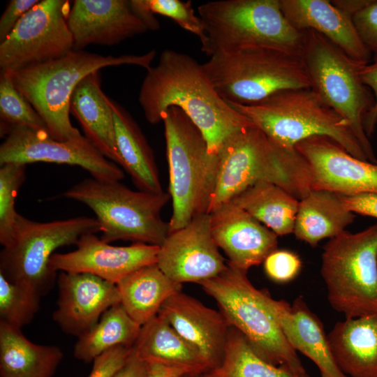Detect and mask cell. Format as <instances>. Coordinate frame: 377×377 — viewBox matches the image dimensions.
I'll use <instances>...</instances> for the list:
<instances>
[{"label": "cell", "mask_w": 377, "mask_h": 377, "mask_svg": "<svg viewBox=\"0 0 377 377\" xmlns=\"http://www.w3.org/2000/svg\"><path fill=\"white\" fill-rule=\"evenodd\" d=\"M138 101L147 121H163L171 107L182 110L202 133L208 151L216 156L232 134L253 124L216 92L202 64L192 57L165 50L147 69Z\"/></svg>", "instance_id": "1"}, {"label": "cell", "mask_w": 377, "mask_h": 377, "mask_svg": "<svg viewBox=\"0 0 377 377\" xmlns=\"http://www.w3.org/2000/svg\"><path fill=\"white\" fill-rule=\"evenodd\" d=\"M217 156L216 185L209 214L260 181L273 183L298 200L312 190L302 156L295 148L276 144L254 124L230 135Z\"/></svg>", "instance_id": "2"}, {"label": "cell", "mask_w": 377, "mask_h": 377, "mask_svg": "<svg viewBox=\"0 0 377 377\" xmlns=\"http://www.w3.org/2000/svg\"><path fill=\"white\" fill-rule=\"evenodd\" d=\"M156 54L155 50L117 57L73 50L60 58L8 72L15 87L44 121L50 135L65 141L82 135L71 122L70 101L75 87L85 76L108 66L134 65L147 70Z\"/></svg>", "instance_id": "3"}, {"label": "cell", "mask_w": 377, "mask_h": 377, "mask_svg": "<svg viewBox=\"0 0 377 377\" xmlns=\"http://www.w3.org/2000/svg\"><path fill=\"white\" fill-rule=\"evenodd\" d=\"M207 56L252 48L273 49L300 56L304 31L283 15L280 0H219L198 7Z\"/></svg>", "instance_id": "4"}, {"label": "cell", "mask_w": 377, "mask_h": 377, "mask_svg": "<svg viewBox=\"0 0 377 377\" xmlns=\"http://www.w3.org/2000/svg\"><path fill=\"white\" fill-rule=\"evenodd\" d=\"M172 213L170 232L194 217L209 214L218 173V156L208 151L206 140L189 117L170 108L163 121Z\"/></svg>", "instance_id": "5"}, {"label": "cell", "mask_w": 377, "mask_h": 377, "mask_svg": "<svg viewBox=\"0 0 377 377\" xmlns=\"http://www.w3.org/2000/svg\"><path fill=\"white\" fill-rule=\"evenodd\" d=\"M228 104L281 147L294 149L310 137L327 136L368 161L348 121L310 88L282 90L250 105Z\"/></svg>", "instance_id": "6"}, {"label": "cell", "mask_w": 377, "mask_h": 377, "mask_svg": "<svg viewBox=\"0 0 377 377\" xmlns=\"http://www.w3.org/2000/svg\"><path fill=\"white\" fill-rule=\"evenodd\" d=\"M200 285L216 302L228 325L241 332L260 357L300 377H308L272 311L271 296L251 283L247 272L228 264L222 272Z\"/></svg>", "instance_id": "7"}, {"label": "cell", "mask_w": 377, "mask_h": 377, "mask_svg": "<svg viewBox=\"0 0 377 377\" xmlns=\"http://www.w3.org/2000/svg\"><path fill=\"white\" fill-rule=\"evenodd\" d=\"M83 203L96 215L101 239L110 243L132 241L160 246L170 233L169 222L161 215L169 193L133 191L120 181L86 178L62 193Z\"/></svg>", "instance_id": "8"}, {"label": "cell", "mask_w": 377, "mask_h": 377, "mask_svg": "<svg viewBox=\"0 0 377 377\" xmlns=\"http://www.w3.org/2000/svg\"><path fill=\"white\" fill-rule=\"evenodd\" d=\"M310 89L346 119L367 160L377 161L364 128L373 109L374 97L362 82L360 71L366 64L348 56L319 33L304 31L300 55Z\"/></svg>", "instance_id": "9"}, {"label": "cell", "mask_w": 377, "mask_h": 377, "mask_svg": "<svg viewBox=\"0 0 377 377\" xmlns=\"http://www.w3.org/2000/svg\"><path fill=\"white\" fill-rule=\"evenodd\" d=\"M202 66L227 103L250 105L282 90L310 88L300 56L276 50L252 48L218 54Z\"/></svg>", "instance_id": "10"}, {"label": "cell", "mask_w": 377, "mask_h": 377, "mask_svg": "<svg viewBox=\"0 0 377 377\" xmlns=\"http://www.w3.org/2000/svg\"><path fill=\"white\" fill-rule=\"evenodd\" d=\"M320 274L329 303L346 318L377 313V223L330 239Z\"/></svg>", "instance_id": "11"}, {"label": "cell", "mask_w": 377, "mask_h": 377, "mask_svg": "<svg viewBox=\"0 0 377 377\" xmlns=\"http://www.w3.org/2000/svg\"><path fill=\"white\" fill-rule=\"evenodd\" d=\"M96 218L84 216L39 222L18 213L10 244L0 253V274L8 281L34 289L41 296L52 287L57 272L49 265L54 251L100 232Z\"/></svg>", "instance_id": "12"}, {"label": "cell", "mask_w": 377, "mask_h": 377, "mask_svg": "<svg viewBox=\"0 0 377 377\" xmlns=\"http://www.w3.org/2000/svg\"><path fill=\"white\" fill-rule=\"evenodd\" d=\"M66 0H42L0 43V68L13 72L60 58L73 50Z\"/></svg>", "instance_id": "13"}, {"label": "cell", "mask_w": 377, "mask_h": 377, "mask_svg": "<svg viewBox=\"0 0 377 377\" xmlns=\"http://www.w3.org/2000/svg\"><path fill=\"white\" fill-rule=\"evenodd\" d=\"M35 162L80 166L91 177L102 181H121L124 177L120 167L103 156L83 135L60 141L45 129L22 127L12 130L1 144L0 165Z\"/></svg>", "instance_id": "14"}, {"label": "cell", "mask_w": 377, "mask_h": 377, "mask_svg": "<svg viewBox=\"0 0 377 377\" xmlns=\"http://www.w3.org/2000/svg\"><path fill=\"white\" fill-rule=\"evenodd\" d=\"M295 148L308 165L312 190L344 196L377 194V161L359 159L327 136L310 137Z\"/></svg>", "instance_id": "15"}, {"label": "cell", "mask_w": 377, "mask_h": 377, "mask_svg": "<svg viewBox=\"0 0 377 377\" xmlns=\"http://www.w3.org/2000/svg\"><path fill=\"white\" fill-rule=\"evenodd\" d=\"M157 265L172 281L182 284L212 279L228 266L210 228V214L194 217L171 232L159 246Z\"/></svg>", "instance_id": "16"}, {"label": "cell", "mask_w": 377, "mask_h": 377, "mask_svg": "<svg viewBox=\"0 0 377 377\" xmlns=\"http://www.w3.org/2000/svg\"><path fill=\"white\" fill-rule=\"evenodd\" d=\"M76 249L68 253H54L49 263L55 272L89 273L113 284L134 271L156 264L159 246L133 243L126 246L110 245L94 233L82 235Z\"/></svg>", "instance_id": "17"}, {"label": "cell", "mask_w": 377, "mask_h": 377, "mask_svg": "<svg viewBox=\"0 0 377 377\" xmlns=\"http://www.w3.org/2000/svg\"><path fill=\"white\" fill-rule=\"evenodd\" d=\"M57 281V306L52 319L68 335L78 338L120 303L117 286L94 274L59 272Z\"/></svg>", "instance_id": "18"}, {"label": "cell", "mask_w": 377, "mask_h": 377, "mask_svg": "<svg viewBox=\"0 0 377 377\" xmlns=\"http://www.w3.org/2000/svg\"><path fill=\"white\" fill-rule=\"evenodd\" d=\"M209 214L212 236L227 256L228 265L247 272L277 249L278 236L232 202Z\"/></svg>", "instance_id": "19"}, {"label": "cell", "mask_w": 377, "mask_h": 377, "mask_svg": "<svg viewBox=\"0 0 377 377\" xmlns=\"http://www.w3.org/2000/svg\"><path fill=\"white\" fill-rule=\"evenodd\" d=\"M67 23L73 50L89 45H113L149 31L128 0H75Z\"/></svg>", "instance_id": "20"}, {"label": "cell", "mask_w": 377, "mask_h": 377, "mask_svg": "<svg viewBox=\"0 0 377 377\" xmlns=\"http://www.w3.org/2000/svg\"><path fill=\"white\" fill-rule=\"evenodd\" d=\"M158 315L200 354L209 371L220 364L230 329L220 311L181 290L164 302Z\"/></svg>", "instance_id": "21"}, {"label": "cell", "mask_w": 377, "mask_h": 377, "mask_svg": "<svg viewBox=\"0 0 377 377\" xmlns=\"http://www.w3.org/2000/svg\"><path fill=\"white\" fill-rule=\"evenodd\" d=\"M281 10L297 30L321 34L350 58L368 64L371 53L362 42L352 19L331 1L280 0Z\"/></svg>", "instance_id": "22"}, {"label": "cell", "mask_w": 377, "mask_h": 377, "mask_svg": "<svg viewBox=\"0 0 377 377\" xmlns=\"http://www.w3.org/2000/svg\"><path fill=\"white\" fill-rule=\"evenodd\" d=\"M269 302L288 343L316 364L322 377H348L335 362L321 321L302 297L292 305L272 297Z\"/></svg>", "instance_id": "23"}, {"label": "cell", "mask_w": 377, "mask_h": 377, "mask_svg": "<svg viewBox=\"0 0 377 377\" xmlns=\"http://www.w3.org/2000/svg\"><path fill=\"white\" fill-rule=\"evenodd\" d=\"M70 112L77 119L84 136L110 161L121 167L114 132L112 110L101 89L100 71L85 76L75 87Z\"/></svg>", "instance_id": "24"}, {"label": "cell", "mask_w": 377, "mask_h": 377, "mask_svg": "<svg viewBox=\"0 0 377 377\" xmlns=\"http://www.w3.org/2000/svg\"><path fill=\"white\" fill-rule=\"evenodd\" d=\"M327 339L346 376L377 377V313L337 323Z\"/></svg>", "instance_id": "25"}, {"label": "cell", "mask_w": 377, "mask_h": 377, "mask_svg": "<svg viewBox=\"0 0 377 377\" xmlns=\"http://www.w3.org/2000/svg\"><path fill=\"white\" fill-rule=\"evenodd\" d=\"M110 103L121 168L131 176L138 190L163 192L154 152L140 126L122 105L110 98Z\"/></svg>", "instance_id": "26"}, {"label": "cell", "mask_w": 377, "mask_h": 377, "mask_svg": "<svg viewBox=\"0 0 377 377\" xmlns=\"http://www.w3.org/2000/svg\"><path fill=\"white\" fill-rule=\"evenodd\" d=\"M63 357L58 346L34 343L21 328L0 321L1 377H52Z\"/></svg>", "instance_id": "27"}, {"label": "cell", "mask_w": 377, "mask_h": 377, "mask_svg": "<svg viewBox=\"0 0 377 377\" xmlns=\"http://www.w3.org/2000/svg\"><path fill=\"white\" fill-rule=\"evenodd\" d=\"M355 219V214L343 205L341 195L311 190L300 200L293 233L315 247L322 239L343 232Z\"/></svg>", "instance_id": "28"}, {"label": "cell", "mask_w": 377, "mask_h": 377, "mask_svg": "<svg viewBox=\"0 0 377 377\" xmlns=\"http://www.w3.org/2000/svg\"><path fill=\"white\" fill-rule=\"evenodd\" d=\"M133 349L146 364L184 368L195 376L209 371L200 354L158 315L141 327Z\"/></svg>", "instance_id": "29"}, {"label": "cell", "mask_w": 377, "mask_h": 377, "mask_svg": "<svg viewBox=\"0 0 377 377\" xmlns=\"http://www.w3.org/2000/svg\"><path fill=\"white\" fill-rule=\"evenodd\" d=\"M120 304L140 326L156 316L164 304L182 286L170 279L157 264L144 266L116 284Z\"/></svg>", "instance_id": "30"}, {"label": "cell", "mask_w": 377, "mask_h": 377, "mask_svg": "<svg viewBox=\"0 0 377 377\" xmlns=\"http://www.w3.org/2000/svg\"><path fill=\"white\" fill-rule=\"evenodd\" d=\"M231 202L277 236L293 232L300 200L273 183L256 182L237 195Z\"/></svg>", "instance_id": "31"}, {"label": "cell", "mask_w": 377, "mask_h": 377, "mask_svg": "<svg viewBox=\"0 0 377 377\" xmlns=\"http://www.w3.org/2000/svg\"><path fill=\"white\" fill-rule=\"evenodd\" d=\"M141 327L120 303L114 305L95 325L77 338L73 348L74 357L84 363H90L114 347H133Z\"/></svg>", "instance_id": "32"}, {"label": "cell", "mask_w": 377, "mask_h": 377, "mask_svg": "<svg viewBox=\"0 0 377 377\" xmlns=\"http://www.w3.org/2000/svg\"><path fill=\"white\" fill-rule=\"evenodd\" d=\"M201 377H300L289 370L267 362L246 338L230 327L223 357L219 366Z\"/></svg>", "instance_id": "33"}, {"label": "cell", "mask_w": 377, "mask_h": 377, "mask_svg": "<svg viewBox=\"0 0 377 377\" xmlns=\"http://www.w3.org/2000/svg\"><path fill=\"white\" fill-rule=\"evenodd\" d=\"M45 129L46 125L27 98L15 87L8 71L0 73V135L17 128Z\"/></svg>", "instance_id": "34"}, {"label": "cell", "mask_w": 377, "mask_h": 377, "mask_svg": "<svg viewBox=\"0 0 377 377\" xmlns=\"http://www.w3.org/2000/svg\"><path fill=\"white\" fill-rule=\"evenodd\" d=\"M41 295L27 286L12 283L0 274V321L21 328L40 308Z\"/></svg>", "instance_id": "35"}, {"label": "cell", "mask_w": 377, "mask_h": 377, "mask_svg": "<svg viewBox=\"0 0 377 377\" xmlns=\"http://www.w3.org/2000/svg\"><path fill=\"white\" fill-rule=\"evenodd\" d=\"M27 165L8 163L0 165V243L11 242L18 213L15 210L17 192L26 178Z\"/></svg>", "instance_id": "36"}, {"label": "cell", "mask_w": 377, "mask_h": 377, "mask_svg": "<svg viewBox=\"0 0 377 377\" xmlns=\"http://www.w3.org/2000/svg\"><path fill=\"white\" fill-rule=\"evenodd\" d=\"M144 6L154 15L168 17L184 30L195 35L202 43L205 34L202 22L196 15L191 1L179 0H142Z\"/></svg>", "instance_id": "37"}, {"label": "cell", "mask_w": 377, "mask_h": 377, "mask_svg": "<svg viewBox=\"0 0 377 377\" xmlns=\"http://www.w3.org/2000/svg\"><path fill=\"white\" fill-rule=\"evenodd\" d=\"M267 276L274 282L286 283L297 277L302 268L300 256L293 251L276 249L264 260Z\"/></svg>", "instance_id": "38"}, {"label": "cell", "mask_w": 377, "mask_h": 377, "mask_svg": "<svg viewBox=\"0 0 377 377\" xmlns=\"http://www.w3.org/2000/svg\"><path fill=\"white\" fill-rule=\"evenodd\" d=\"M352 20L364 46L371 54H377V0H367Z\"/></svg>", "instance_id": "39"}, {"label": "cell", "mask_w": 377, "mask_h": 377, "mask_svg": "<svg viewBox=\"0 0 377 377\" xmlns=\"http://www.w3.org/2000/svg\"><path fill=\"white\" fill-rule=\"evenodd\" d=\"M132 349L120 346L105 351L93 361L88 377H112L125 364Z\"/></svg>", "instance_id": "40"}, {"label": "cell", "mask_w": 377, "mask_h": 377, "mask_svg": "<svg viewBox=\"0 0 377 377\" xmlns=\"http://www.w3.org/2000/svg\"><path fill=\"white\" fill-rule=\"evenodd\" d=\"M39 0H11L0 18V41H3L12 31L22 17Z\"/></svg>", "instance_id": "41"}, {"label": "cell", "mask_w": 377, "mask_h": 377, "mask_svg": "<svg viewBox=\"0 0 377 377\" xmlns=\"http://www.w3.org/2000/svg\"><path fill=\"white\" fill-rule=\"evenodd\" d=\"M360 76L362 82L370 89L374 97L373 109L364 121L365 133L369 138L377 125V54H374L371 62L362 66Z\"/></svg>", "instance_id": "42"}, {"label": "cell", "mask_w": 377, "mask_h": 377, "mask_svg": "<svg viewBox=\"0 0 377 377\" xmlns=\"http://www.w3.org/2000/svg\"><path fill=\"white\" fill-rule=\"evenodd\" d=\"M343 205L354 214L377 219V194L341 195Z\"/></svg>", "instance_id": "43"}, {"label": "cell", "mask_w": 377, "mask_h": 377, "mask_svg": "<svg viewBox=\"0 0 377 377\" xmlns=\"http://www.w3.org/2000/svg\"><path fill=\"white\" fill-rule=\"evenodd\" d=\"M147 364L132 349L125 364L112 377H146Z\"/></svg>", "instance_id": "44"}, {"label": "cell", "mask_w": 377, "mask_h": 377, "mask_svg": "<svg viewBox=\"0 0 377 377\" xmlns=\"http://www.w3.org/2000/svg\"><path fill=\"white\" fill-rule=\"evenodd\" d=\"M189 376L195 375L184 368L158 363L147 364L146 377H187Z\"/></svg>", "instance_id": "45"}, {"label": "cell", "mask_w": 377, "mask_h": 377, "mask_svg": "<svg viewBox=\"0 0 377 377\" xmlns=\"http://www.w3.org/2000/svg\"><path fill=\"white\" fill-rule=\"evenodd\" d=\"M130 4L133 13L147 25L149 31L159 29V22L154 15L144 6L142 0H131Z\"/></svg>", "instance_id": "46"}, {"label": "cell", "mask_w": 377, "mask_h": 377, "mask_svg": "<svg viewBox=\"0 0 377 377\" xmlns=\"http://www.w3.org/2000/svg\"><path fill=\"white\" fill-rule=\"evenodd\" d=\"M331 2L352 19L353 16L367 3V0H334Z\"/></svg>", "instance_id": "47"}, {"label": "cell", "mask_w": 377, "mask_h": 377, "mask_svg": "<svg viewBox=\"0 0 377 377\" xmlns=\"http://www.w3.org/2000/svg\"><path fill=\"white\" fill-rule=\"evenodd\" d=\"M187 377H201L200 376H187Z\"/></svg>", "instance_id": "48"}]
</instances>
